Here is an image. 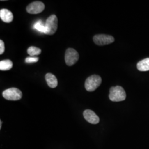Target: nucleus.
Listing matches in <instances>:
<instances>
[{"mask_svg":"<svg viewBox=\"0 0 149 149\" xmlns=\"http://www.w3.org/2000/svg\"><path fill=\"white\" fill-rule=\"evenodd\" d=\"M21 91L15 87H12L7 89L2 92V96L7 100L9 101H18L21 100L22 97Z\"/></svg>","mask_w":149,"mask_h":149,"instance_id":"nucleus-3","label":"nucleus"},{"mask_svg":"<svg viewBox=\"0 0 149 149\" xmlns=\"http://www.w3.org/2000/svg\"><path fill=\"white\" fill-rule=\"evenodd\" d=\"M5 50V47L4 42L2 40H0V54L1 55H2L4 53Z\"/></svg>","mask_w":149,"mask_h":149,"instance_id":"nucleus-16","label":"nucleus"},{"mask_svg":"<svg viewBox=\"0 0 149 149\" xmlns=\"http://www.w3.org/2000/svg\"><path fill=\"white\" fill-rule=\"evenodd\" d=\"M13 63L10 60L7 59L0 61V70L1 71H7L12 68Z\"/></svg>","mask_w":149,"mask_h":149,"instance_id":"nucleus-12","label":"nucleus"},{"mask_svg":"<svg viewBox=\"0 0 149 149\" xmlns=\"http://www.w3.org/2000/svg\"><path fill=\"white\" fill-rule=\"evenodd\" d=\"M0 18L5 23H11L13 19V15L11 11L7 9H2L0 11Z\"/></svg>","mask_w":149,"mask_h":149,"instance_id":"nucleus-9","label":"nucleus"},{"mask_svg":"<svg viewBox=\"0 0 149 149\" xmlns=\"http://www.w3.org/2000/svg\"><path fill=\"white\" fill-rule=\"evenodd\" d=\"M79 59V54L73 48H68L65 55V60L66 65L69 66L74 65Z\"/></svg>","mask_w":149,"mask_h":149,"instance_id":"nucleus-5","label":"nucleus"},{"mask_svg":"<svg viewBox=\"0 0 149 149\" xmlns=\"http://www.w3.org/2000/svg\"><path fill=\"white\" fill-rule=\"evenodd\" d=\"M126 93L122 87L117 86L112 87L109 90V98L113 102H120L124 101L126 98Z\"/></svg>","mask_w":149,"mask_h":149,"instance_id":"nucleus-1","label":"nucleus"},{"mask_svg":"<svg viewBox=\"0 0 149 149\" xmlns=\"http://www.w3.org/2000/svg\"><path fill=\"white\" fill-rule=\"evenodd\" d=\"M34 28L35 29L38 31L39 32L43 33L44 34H45V33H46L45 25H44L43 22L41 21H39L37 22L34 24Z\"/></svg>","mask_w":149,"mask_h":149,"instance_id":"nucleus-14","label":"nucleus"},{"mask_svg":"<svg viewBox=\"0 0 149 149\" xmlns=\"http://www.w3.org/2000/svg\"><path fill=\"white\" fill-rule=\"evenodd\" d=\"M45 9V5L42 2L34 1L30 3L26 8L27 12L30 14H38Z\"/></svg>","mask_w":149,"mask_h":149,"instance_id":"nucleus-7","label":"nucleus"},{"mask_svg":"<svg viewBox=\"0 0 149 149\" xmlns=\"http://www.w3.org/2000/svg\"><path fill=\"white\" fill-rule=\"evenodd\" d=\"M137 69L140 71H147L149 70V58L143 59L137 64Z\"/></svg>","mask_w":149,"mask_h":149,"instance_id":"nucleus-11","label":"nucleus"},{"mask_svg":"<svg viewBox=\"0 0 149 149\" xmlns=\"http://www.w3.org/2000/svg\"><path fill=\"white\" fill-rule=\"evenodd\" d=\"M83 115L84 118L90 123L96 124L100 122V118L95 112L90 109L85 110L83 113Z\"/></svg>","mask_w":149,"mask_h":149,"instance_id":"nucleus-8","label":"nucleus"},{"mask_svg":"<svg viewBox=\"0 0 149 149\" xmlns=\"http://www.w3.org/2000/svg\"><path fill=\"white\" fill-rule=\"evenodd\" d=\"M101 83V77L97 74H93L88 77L86 80L85 87L86 91L93 92L96 90Z\"/></svg>","mask_w":149,"mask_h":149,"instance_id":"nucleus-2","label":"nucleus"},{"mask_svg":"<svg viewBox=\"0 0 149 149\" xmlns=\"http://www.w3.org/2000/svg\"><path fill=\"white\" fill-rule=\"evenodd\" d=\"M45 79L47 81L48 85L50 88H55L58 85L57 78L54 74H52L51 73H48L45 74Z\"/></svg>","mask_w":149,"mask_h":149,"instance_id":"nucleus-10","label":"nucleus"},{"mask_svg":"<svg viewBox=\"0 0 149 149\" xmlns=\"http://www.w3.org/2000/svg\"><path fill=\"white\" fill-rule=\"evenodd\" d=\"M27 53L29 55H31L32 56H34L40 55L42 53V50L39 48L32 46L28 49Z\"/></svg>","mask_w":149,"mask_h":149,"instance_id":"nucleus-13","label":"nucleus"},{"mask_svg":"<svg viewBox=\"0 0 149 149\" xmlns=\"http://www.w3.org/2000/svg\"><path fill=\"white\" fill-rule=\"evenodd\" d=\"M94 43L97 45L102 46L108 45L114 42V38L109 35L106 34H97L93 38Z\"/></svg>","mask_w":149,"mask_h":149,"instance_id":"nucleus-6","label":"nucleus"},{"mask_svg":"<svg viewBox=\"0 0 149 149\" xmlns=\"http://www.w3.org/2000/svg\"><path fill=\"white\" fill-rule=\"evenodd\" d=\"M38 60H39V58L38 57H28L26 59L25 61L28 64H32V63H37L38 61Z\"/></svg>","mask_w":149,"mask_h":149,"instance_id":"nucleus-15","label":"nucleus"},{"mask_svg":"<svg viewBox=\"0 0 149 149\" xmlns=\"http://www.w3.org/2000/svg\"><path fill=\"white\" fill-rule=\"evenodd\" d=\"M2 121L1 120L0 121V129H1V128H2Z\"/></svg>","mask_w":149,"mask_h":149,"instance_id":"nucleus-17","label":"nucleus"},{"mask_svg":"<svg viewBox=\"0 0 149 149\" xmlns=\"http://www.w3.org/2000/svg\"><path fill=\"white\" fill-rule=\"evenodd\" d=\"M58 27V19L55 15L49 16L45 23L46 33L47 35H53L56 32Z\"/></svg>","mask_w":149,"mask_h":149,"instance_id":"nucleus-4","label":"nucleus"}]
</instances>
